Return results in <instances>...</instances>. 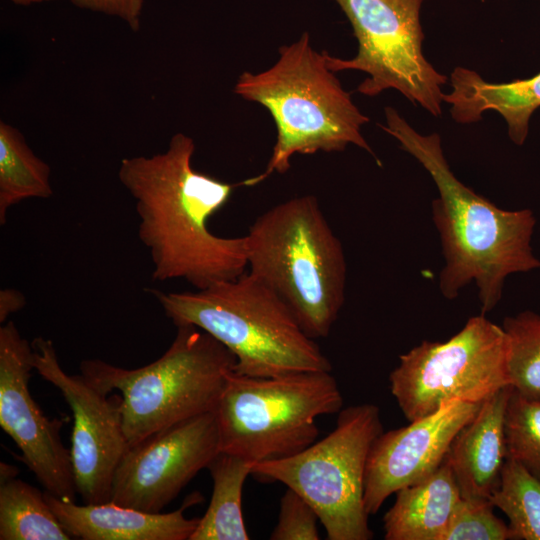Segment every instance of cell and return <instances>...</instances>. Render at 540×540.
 Wrapping results in <instances>:
<instances>
[{
	"label": "cell",
	"instance_id": "6",
	"mask_svg": "<svg viewBox=\"0 0 540 540\" xmlns=\"http://www.w3.org/2000/svg\"><path fill=\"white\" fill-rule=\"evenodd\" d=\"M169 348L154 362L124 369L99 359L83 360L81 373L107 393L122 394L128 443L189 418L215 411L236 358L202 329L184 324Z\"/></svg>",
	"mask_w": 540,
	"mask_h": 540
},
{
	"label": "cell",
	"instance_id": "18",
	"mask_svg": "<svg viewBox=\"0 0 540 540\" xmlns=\"http://www.w3.org/2000/svg\"><path fill=\"white\" fill-rule=\"evenodd\" d=\"M395 494L383 517L385 540H442L462 499L447 457L430 476Z\"/></svg>",
	"mask_w": 540,
	"mask_h": 540
},
{
	"label": "cell",
	"instance_id": "10",
	"mask_svg": "<svg viewBox=\"0 0 540 540\" xmlns=\"http://www.w3.org/2000/svg\"><path fill=\"white\" fill-rule=\"evenodd\" d=\"M350 22L358 49L351 59L327 53L336 72L357 70L367 77L357 91L376 96L400 92L434 117L442 115L443 86L448 78L423 53L420 12L424 0H334Z\"/></svg>",
	"mask_w": 540,
	"mask_h": 540
},
{
	"label": "cell",
	"instance_id": "25",
	"mask_svg": "<svg viewBox=\"0 0 540 540\" xmlns=\"http://www.w3.org/2000/svg\"><path fill=\"white\" fill-rule=\"evenodd\" d=\"M490 499L460 500L442 540H508L512 532L504 521L493 513Z\"/></svg>",
	"mask_w": 540,
	"mask_h": 540
},
{
	"label": "cell",
	"instance_id": "17",
	"mask_svg": "<svg viewBox=\"0 0 540 540\" xmlns=\"http://www.w3.org/2000/svg\"><path fill=\"white\" fill-rule=\"evenodd\" d=\"M450 85L444 103L450 105L453 120L471 124L481 120L484 112L495 111L505 120L511 141L519 146L525 142L530 118L540 107V72L527 79L492 83L474 70L456 67Z\"/></svg>",
	"mask_w": 540,
	"mask_h": 540
},
{
	"label": "cell",
	"instance_id": "9",
	"mask_svg": "<svg viewBox=\"0 0 540 540\" xmlns=\"http://www.w3.org/2000/svg\"><path fill=\"white\" fill-rule=\"evenodd\" d=\"M506 335L481 314L444 342L423 341L405 354L389 375L390 391L409 421L443 405L482 403L510 384Z\"/></svg>",
	"mask_w": 540,
	"mask_h": 540
},
{
	"label": "cell",
	"instance_id": "20",
	"mask_svg": "<svg viewBox=\"0 0 540 540\" xmlns=\"http://www.w3.org/2000/svg\"><path fill=\"white\" fill-rule=\"evenodd\" d=\"M50 167L28 146L14 126L0 122V224L17 203L32 198L48 199L53 195Z\"/></svg>",
	"mask_w": 540,
	"mask_h": 540
},
{
	"label": "cell",
	"instance_id": "28",
	"mask_svg": "<svg viewBox=\"0 0 540 540\" xmlns=\"http://www.w3.org/2000/svg\"><path fill=\"white\" fill-rule=\"evenodd\" d=\"M26 304L24 295L12 288L0 291V322L3 323L9 315L18 312Z\"/></svg>",
	"mask_w": 540,
	"mask_h": 540
},
{
	"label": "cell",
	"instance_id": "23",
	"mask_svg": "<svg viewBox=\"0 0 540 540\" xmlns=\"http://www.w3.org/2000/svg\"><path fill=\"white\" fill-rule=\"evenodd\" d=\"M506 366L510 384L529 399H540V314L525 310L506 317Z\"/></svg>",
	"mask_w": 540,
	"mask_h": 540
},
{
	"label": "cell",
	"instance_id": "13",
	"mask_svg": "<svg viewBox=\"0 0 540 540\" xmlns=\"http://www.w3.org/2000/svg\"><path fill=\"white\" fill-rule=\"evenodd\" d=\"M33 348L13 321L0 327V426L43 488L63 500L77 494L70 449L60 431L66 419H49L29 390Z\"/></svg>",
	"mask_w": 540,
	"mask_h": 540
},
{
	"label": "cell",
	"instance_id": "1",
	"mask_svg": "<svg viewBox=\"0 0 540 540\" xmlns=\"http://www.w3.org/2000/svg\"><path fill=\"white\" fill-rule=\"evenodd\" d=\"M194 152L193 139L176 133L165 152L122 159L118 178L135 200L152 280L183 279L204 289L246 272V239L216 236L208 228L235 185L195 170Z\"/></svg>",
	"mask_w": 540,
	"mask_h": 540
},
{
	"label": "cell",
	"instance_id": "8",
	"mask_svg": "<svg viewBox=\"0 0 540 540\" xmlns=\"http://www.w3.org/2000/svg\"><path fill=\"white\" fill-rule=\"evenodd\" d=\"M383 432L376 405L341 409L336 427L299 453L255 463L251 474L278 481L315 509L329 540H370L364 505L365 471L371 446Z\"/></svg>",
	"mask_w": 540,
	"mask_h": 540
},
{
	"label": "cell",
	"instance_id": "12",
	"mask_svg": "<svg viewBox=\"0 0 540 540\" xmlns=\"http://www.w3.org/2000/svg\"><path fill=\"white\" fill-rule=\"evenodd\" d=\"M219 452L215 411L160 430L128 449L116 469L110 501L161 512Z\"/></svg>",
	"mask_w": 540,
	"mask_h": 540
},
{
	"label": "cell",
	"instance_id": "27",
	"mask_svg": "<svg viewBox=\"0 0 540 540\" xmlns=\"http://www.w3.org/2000/svg\"><path fill=\"white\" fill-rule=\"evenodd\" d=\"M78 8L120 18L133 31L141 26L144 0H71Z\"/></svg>",
	"mask_w": 540,
	"mask_h": 540
},
{
	"label": "cell",
	"instance_id": "21",
	"mask_svg": "<svg viewBox=\"0 0 540 540\" xmlns=\"http://www.w3.org/2000/svg\"><path fill=\"white\" fill-rule=\"evenodd\" d=\"M44 492L15 477L0 479V540H70Z\"/></svg>",
	"mask_w": 540,
	"mask_h": 540
},
{
	"label": "cell",
	"instance_id": "29",
	"mask_svg": "<svg viewBox=\"0 0 540 540\" xmlns=\"http://www.w3.org/2000/svg\"><path fill=\"white\" fill-rule=\"evenodd\" d=\"M9 1L15 5L29 6L32 4H39V3L49 2V1H54V0H9Z\"/></svg>",
	"mask_w": 540,
	"mask_h": 540
},
{
	"label": "cell",
	"instance_id": "15",
	"mask_svg": "<svg viewBox=\"0 0 540 540\" xmlns=\"http://www.w3.org/2000/svg\"><path fill=\"white\" fill-rule=\"evenodd\" d=\"M44 496L64 529L82 540H189L199 518H186L184 510L195 503L190 498L173 512L150 513L111 501L75 504L48 491Z\"/></svg>",
	"mask_w": 540,
	"mask_h": 540
},
{
	"label": "cell",
	"instance_id": "7",
	"mask_svg": "<svg viewBox=\"0 0 540 540\" xmlns=\"http://www.w3.org/2000/svg\"><path fill=\"white\" fill-rule=\"evenodd\" d=\"M342 406L331 371L253 377L232 370L215 410L220 452L252 464L295 455L318 437L316 418Z\"/></svg>",
	"mask_w": 540,
	"mask_h": 540
},
{
	"label": "cell",
	"instance_id": "19",
	"mask_svg": "<svg viewBox=\"0 0 540 540\" xmlns=\"http://www.w3.org/2000/svg\"><path fill=\"white\" fill-rule=\"evenodd\" d=\"M252 463L219 452L208 466L213 490L209 506L189 540H248L242 515V492Z\"/></svg>",
	"mask_w": 540,
	"mask_h": 540
},
{
	"label": "cell",
	"instance_id": "2",
	"mask_svg": "<svg viewBox=\"0 0 540 540\" xmlns=\"http://www.w3.org/2000/svg\"><path fill=\"white\" fill-rule=\"evenodd\" d=\"M384 112L381 128L427 170L439 192L432 201L445 259L439 289L445 298L454 299L474 281L485 315L500 301L508 275L540 268L531 247L534 214L529 209H501L475 193L450 169L438 133L420 134L393 107Z\"/></svg>",
	"mask_w": 540,
	"mask_h": 540
},
{
	"label": "cell",
	"instance_id": "14",
	"mask_svg": "<svg viewBox=\"0 0 540 540\" xmlns=\"http://www.w3.org/2000/svg\"><path fill=\"white\" fill-rule=\"evenodd\" d=\"M482 403L455 400L405 427L383 431L373 442L366 464L368 515L376 514L391 494L434 473Z\"/></svg>",
	"mask_w": 540,
	"mask_h": 540
},
{
	"label": "cell",
	"instance_id": "26",
	"mask_svg": "<svg viewBox=\"0 0 540 540\" xmlns=\"http://www.w3.org/2000/svg\"><path fill=\"white\" fill-rule=\"evenodd\" d=\"M315 509L299 493L287 488L280 500L277 524L271 540H319Z\"/></svg>",
	"mask_w": 540,
	"mask_h": 540
},
{
	"label": "cell",
	"instance_id": "22",
	"mask_svg": "<svg viewBox=\"0 0 540 540\" xmlns=\"http://www.w3.org/2000/svg\"><path fill=\"white\" fill-rule=\"evenodd\" d=\"M490 501L507 516L513 539L540 540V479L522 464L506 458Z\"/></svg>",
	"mask_w": 540,
	"mask_h": 540
},
{
	"label": "cell",
	"instance_id": "3",
	"mask_svg": "<svg viewBox=\"0 0 540 540\" xmlns=\"http://www.w3.org/2000/svg\"><path fill=\"white\" fill-rule=\"evenodd\" d=\"M327 53L317 52L310 35L279 48L273 66L259 72H243L234 92L264 106L277 131L265 170L241 185L261 183L273 173L283 174L296 154L343 151L355 145L374 156L362 134L369 122L327 63Z\"/></svg>",
	"mask_w": 540,
	"mask_h": 540
},
{
	"label": "cell",
	"instance_id": "4",
	"mask_svg": "<svg viewBox=\"0 0 540 540\" xmlns=\"http://www.w3.org/2000/svg\"><path fill=\"white\" fill-rule=\"evenodd\" d=\"M245 239L248 272L287 305L310 338L327 337L345 300L346 260L318 199L297 196L271 207Z\"/></svg>",
	"mask_w": 540,
	"mask_h": 540
},
{
	"label": "cell",
	"instance_id": "11",
	"mask_svg": "<svg viewBox=\"0 0 540 540\" xmlns=\"http://www.w3.org/2000/svg\"><path fill=\"white\" fill-rule=\"evenodd\" d=\"M31 345L34 369L59 389L73 414L70 453L77 494L84 504L109 502L116 469L130 448L122 397H108L82 373L67 374L51 340L36 337Z\"/></svg>",
	"mask_w": 540,
	"mask_h": 540
},
{
	"label": "cell",
	"instance_id": "16",
	"mask_svg": "<svg viewBox=\"0 0 540 540\" xmlns=\"http://www.w3.org/2000/svg\"><path fill=\"white\" fill-rule=\"evenodd\" d=\"M513 390L507 385L486 399L459 431L447 453L461 496L490 499L507 458L505 412Z\"/></svg>",
	"mask_w": 540,
	"mask_h": 540
},
{
	"label": "cell",
	"instance_id": "24",
	"mask_svg": "<svg viewBox=\"0 0 540 540\" xmlns=\"http://www.w3.org/2000/svg\"><path fill=\"white\" fill-rule=\"evenodd\" d=\"M507 457L540 479V399L512 390L505 412Z\"/></svg>",
	"mask_w": 540,
	"mask_h": 540
},
{
	"label": "cell",
	"instance_id": "5",
	"mask_svg": "<svg viewBox=\"0 0 540 540\" xmlns=\"http://www.w3.org/2000/svg\"><path fill=\"white\" fill-rule=\"evenodd\" d=\"M148 291L175 326H196L227 347L236 358L237 374L273 377L332 370L287 305L248 271L196 291Z\"/></svg>",
	"mask_w": 540,
	"mask_h": 540
}]
</instances>
